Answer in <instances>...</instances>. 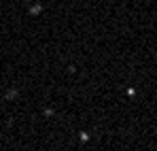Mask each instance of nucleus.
Masks as SVG:
<instances>
[{"mask_svg":"<svg viewBox=\"0 0 157 151\" xmlns=\"http://www.w3.org/2000/svg\"><path fill=\"white\" fill-rule=\"evenodd\" d=\"M78 138H81V141H83V143H87V141H89V138H91V136H89V132H85V130H83V132H81V134H78Z\"/></svg>","mask_w":157,"mask_h":151,"instance_id":"f257e3e1","label":"nucleus"}]
</instances>
